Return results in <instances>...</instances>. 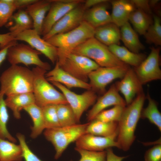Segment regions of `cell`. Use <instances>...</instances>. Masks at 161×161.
I'll list each match as a JSON object with an SVG mask.
<instances>
[{"label": "cell", "mask_w": 161, "mask_h": 161, "mask_svg": "<svg viewBox=\"0 0 161 161\" xmlns=\"http://www.w3.org/2000/svg\"><path fill=\"white\" fill-rule=\"evenodd\" d=\"M23 158L20 145L0 138V161H21Z\"/></svg>", "instance_id": "cell-27"}, {"label": "cell", "mask_w": 161, "mask_h": 161, "mask_svg": "<svg viewBox=\"0 0 161 161\" xmlns=\"http://www.w3.org/2000/svg\"><path fill=\"white\" fill-rule=\"evenodd\" d=\"M148 56L137 67L134 69L135 72L143 85L152 81L160 80L161 70L160 68L159 47L151 48Z\"/></svg>", "instance_id": "cell-11"}, {"label": "cell", "mask_w": 161, "mask_h": 161, "mask_svg": "<svg viewBox=\"0 0 161 161\" xmlns=\"http://www.w3.org/2000/svg\"><path fill=\"white\" fill-rule=\"evenodd\" d=\"M112 22L120 27L129 22V16L135 9L130 1L117 0L111 1Z\"/></svg>", "instance_id": "cell-21"}, {"label": "cell", "mask_w": 161, "mask_h": 161, "mask_svg": "<svg viewBox=\"0 0 161 161\" xmlns=\"http://www.w3.org/2000/svg\"><path fill=\"white\" fill-rule=\"evenodd\" d=\"M108 2L86 10L83 15V21L95 29L112 22L111 14L108 10Z\"/></svg>", "instance_id": "cell-19"}, {"label": "cell", "mask_w": 161, "mask_h": 161, "mask_svg": "<svg viewBox=\"0 0 161 161\" xmlns=\"http://www.w3.org/2000/svg\"><path fill=\"white\" fill-rule=\"evenodd\" d=\"M130 1L135 8L140 9L149 15L152 13L151 8L149 4V0H131Z\"/></svg>", "instance_id": "cell-41"}, {"label": "cell", "mask_w": 161, "mask_h": 161, "mask_svg": "<svg viewBox=\"0 0 161 161\" xmlns=\"http://www.w3.org/2000/svg\"><path fill=\"white\" fill-rule=\"evenodd\" d=\"M33 75L32 70L17 65L11 66L0 77V92L7 96L33 93Z\"/></svg>", "instance_id": "cell-2"}, {"label": "cell", "mask_w": 161, "mask_h": 161, "mask_svg": "<svg viewBox=\"0 0 161 161\" xmlns=\"http://www.w3.org/2000/svg\"><path fill=\"white\" fill-rule=\"evenodd\" d=\"M15 39L25 41L33 49L46 57L53 64L58 59V48L41 38L33 29L25 30L18 34Z\"/></svg>", "instance_id": "cell-14"}, {"label": "cell", "mask_w": 161, "mask_h": 161, "mask_svg": "<svg viewBox=\"0 0 161 161\" xmlns=\"http://www.w3.org/2000/svg\"><path fill=\"white\" fill-rule=\"evenodd\" d=\"M95 30V28L83 21L72 30L55 35L46 40L60 50L71 52L88 39L94 37Z\"/></svg>", "instance_id": "cell-7"}, {"label": "cell", "mask_w": 161, "mask_h": 161, "mask_svg": "<svg viewBox=\"0 0 161 161\" xmlns=\"http://www.w3.org/2000/svg\"><path fill=\"white\" fill-rule=\"evenodd\" d=\"M112 54L119 60L124 64L136 67L145 58L146 55L143 53H135L126 47L119 45H112L108 46Z\"/></svg>", "instance_id": "cell-24"}, {"label": "cell", "mask_w": 161, "mask_h": 161, "mask_svg": "<svg viewBox=\"0 0 161 161\" xmlns=\"http://www.w3.org/2000/svg\"><path fill=\"white\" fill-rule=\"evenodd\" d=\"M57 61L63 70L76 78L86 83L89 80V74L100 67L86 57L58 49Z\"/></svg>", "instance_id": "cell-5"}, {"label": "cell", "mask_w": 161, "mask_h": 161, "mask_svg": "<svg viewBox=\"0 0 161 161\" xmlns=\"http://www.w3.org/2000/svg\"><path fill=\"white\" fill-rule=\"evenodd\" d=\"M83 2L66 14L54 24L42 38L46 40L55 35L68 32L78 27L83 21V15L86 10Z\"/></svg>", "instance_id": "cell-13"}, {"label": "cell", "mask_w": 161, "mask_h": 161, "mask_svg": "<svg viewBox=\"0 0 161 161\" xmlns=\"http://www.w3.org/2000/svg\"><path fill=\"white\" fill-rule=\"evenodd\" d=\"M17 43V41L6 46L0 50V65L7 57V51L9 47Z\"/></svg>", "instance_id": "cell-46"}, {"label": "cell", "mask_w": 161, "mask_h": 161, "mask_svg": "<svg viewBox=\"0 0 161 161\" xmlns=\"http://www.w3.org/2000/svg\"><path fill=\"white\" fill-rule=\"evenodd\" d=\"M117 135L108 137L86 133L76 141V148L93 151H102L112 147L118 148Z\"/></svg>", "instance_id": "cell-16"}, {"label": "cell", "mask_w": 161, "mask_h": 161, "mask_svg": "<svg viewBox=\"0 0 161 161\" xmlns=\"http://www.w3.org/2000/svg\"><path fill=\"white\" fill-rule=\"evenodd\" d=\"M45 77L48 81L59 83L68 89L78 88L86 90L91 89L89 83L82 81L63 70L59 66L57 61L54 68L47 72Z\"/></svg>", "instance_id": "cell-18"}, {"label": "cell", "mask_w": 161, "mask_h": 161, "mask_svg": "<svg viewBox=\"0 0 161 161\" xmlns=\"http://www.w3.org/2000/svg\"><path fill=\"white\" fill-rule=\"evenodd\" d=\"M4 101L7 107L12 110L14 117L17 119L21 118V112L22 109L35 103V97L32 92L8 96Z\"/></svg>", "instance_id": "cell-22"}, {"label": "cell", "mask_w": 161, "mask_h": 161, "mask_svg": "<svg viewBox=\"0 0 161 161\" xmlns=\"http://www.w3.org/2000/svg\"><path fill=\"white\" fill-rule=\"evenodd\" d=\"M125 107L120 105L114 106L110 109L102 111L94 119L105 122H118Z\"/></svg>", "instance_id": "cell-36"}, {"label": "cell", "mask_w": 161, "mask_h": 161, "mask_svg": "<svg viewBox=\"0 0 161 161\" xmlns=\"http://www.w3.org/2000/svg\"><path fill=\"white\" fill-rule=\"evenodd\" d=\"M56 109L61 127L69 126L78 124L73 111L69 105H56Z\"/></svg>", "instance_id": "cell-34"}, {"label": "cell", "mask_w": 161, "mask_h": 161, "mask_svg": "<svg viewBox=\"0 0 161 161\" xmlns=\"http://www.w3.org/2000/svg\"><path fill=\"white\" fill-rule=\"evenodd\" d=\"M32 70L33 75V93L36 105L42 107L49 104H68L64 95L46 79L47 70L37 66Z\"/></svg>", "instance_id": "cell-3"}, {"label": "cell", "mask_w": 161, "mask_h": 161, "mask_svg": "<svg viewBox=\"0 0 161 161\" xmlns=\"http://www.w3.org/2000/svg\"><path fill=\"white\" fill-rule=\"evenodd\" d=\"M41 54L29 45L17 43L9 47L7 58L11 65L22 64L27 66L34 65L47 71L49 70L51 66L40 59L39 55Z\"/></svg>", "instance_id": "cell-8"}, {"label": "cell", "mask_w": 161, "mask_h": 161, "mask_svg": "<svg viewBox=\"0 0 161 161\" xmlns=\"http://www.w3.org/2000/svg\"><path fill=\"white\" fill-rule=\"evenodd\" d=\"M146 98L143 92L138 95L133 101L126 106L118 122L116 141L118 148L127 151L134 142L135 132Z\"/></svg>", "instance_id": "cell-1"}, {"label": "cell", "mask_w": 161, "mask_h": 161, "mask_svg": "<svg viewBox=\"0 0 161 161\" xmlns=\"http://www.w3.org/2000/svg\"><path fill=\"white\" fill-rule=\"evenodd\" d=\"M71 52L91 59L100 67L127 65L117 58L110 51L108 46L94 37L88 39L73 49Z\"/></svg>", "instance_id": "cell-4"}, {"label": "cell", "mask_w": 161, "mask_h": 161, "mask_svg": "<svg viewBox=\"0 0 161 161\" xmlns=\"http://www.w3.org/2000/svg\"><path fill=\"white\" fill-rule=\"evenodd\" d=\"M75 150L80 154L79 161H106V150L93 151L75 147Z\"/></svg>", "instance_id": "cell-38"}, {"label": "cell", "mask_w": 161, "mask_h": 161, "mask_svg": "<svg viewBox=\"0 0 161 161\" xmlns=\"http://www.w3.org/2000/svg\"><path fill=\"white\" fill-rule=\"evenodd\" d=\"M94 37L108 47L119 45L120 40V29L116 24L110 23L95 28Z\"/></svg>", "instance_id": "cell-23"}, {"label": "cell", "mask_w": 161, "mask_h": 161, "mask_svg": "<svg viewBox=\"0 0 161 161\" xmlns=\"http://www.w3.org/2000/svg\"><path fill=\"white\" fill-rule=\"evenodd\" d=\"M16 41L15 38L9 32L4 34L0 33V49Z\"/></svg>", "instance_id": "cell-42"}, {"label": "cell", "mask_w": 161, "mask_h": 161, "mask_svg": "<svg viewBox=\"0 0 161 161\" xmlns=\"http://www.w3.org/2000/svg\"><path fill=\"white\" fill-rule=\"evenodd\" d=\"M89 123L45 129L44 136L52 143L55 151V159H58L71 143L75 142L81 136L86 134Z\"/></svg>", "instance_id": "cell-6"}, {"label": "cell", "mask_w": 161, "mask_h": 161, "mask_svg": "<svg viewBox=\"0 0 161 161\" xmlns=\"http://www.w3.org/2000/svg\"><path fill=\"white\" fill-rule=\"evenodd\" d=\"M106 161H123L129 156H119L115 154L111 148H109L106 150Z\"/></svg>", "instance_id": "cell-43"}, {"label": "cell", "mask_w": 161, "mask_h": 161, "mask_svg": "<svg viewBox=\"0 0 161 161\" xmlns=\"http://www.w3.org/2000/svg\"><path fill=\"white\" fill-rule=\"evenodd\" d=\"M114 84L118 91L123 95L126 106L133 101L136 95L143 92V85L134 69L130 67L121 80Z\"/></svg>", "instance_id": "cell-15"}, {"label": "cell", "mask_w": 161, "mask_h": 161, "mask_svg": "<svg viewBox=\"0 0 161 161\" xmlns=\"http://www.w3.org/2000/svg\"><path fill=\"white\" fill-rule=\"evenodd\" d=\"M146 97L148 101L147 106L143 109L140 118L147 119L161 131V114L159 111L157 102L147 93Z\"/></svg>", "instance_id": "cell-31"}, {"label": "cell", "mask_w": 161, "mask_h": 161, "mask_svg": "<svg viewBox=\"0 0 161 161\" xmlns=\"http://www.w3.org/2000/svg\"><path fill=\"white\" fill-rule=\"evenodd\" d=\"M109 1L108 0H87L83 2L84 7L87 10L100 4Z\"/></svg>", "instance_id": "cell-45"}, {"label": "cell", "mask_w": 161, "mask_h": 161, "mask_svg": "<svg viewBox=\"0 0 161 161\" xmlns=\"http://www.w3.org/2000/svg\"><path fill=\"white\" fill-rule=\"evenodd\" d=\"M129 68V65L112 67H100L89 75L91 89L104 94L107 86L114 80L122 78Z\"/></svg>", "instance_id": "cell-10"}, {"label": "cell", "mask_w": 161, "mask_h": 161, "mask_svg": "<svg viewBox=\"0 0 161 161\" xmlns=\"http://www.w3.org/2000/svg\"><path fill=\"white\" fill-rule=\"evenodd\" d=\"M89 122L86 133L106 137L117 134V122H105L94 119Z\"/></svg>", "instance_id": "cell-26"}, {"label": "cell", "mask_w": 161, "mask_h": 161, "mask_svg": "<svg viewBox=\"0 0 161 161\" xmlns=\"http://www.w3.org/2000/svg\"><path fill=\"white\" fill-rule=\"evenodd\" d=\"M120 27V40L125 47L131 52L137 53L144 49L145 46L140 41L137 33L129 22Z\"/></svg>", "instance_id": "cell-25"}, {"label": "cell", "mask_w": 161, "mask_h": 161, "mask_svg": "<svg viewBox=\"0 0 161 161\" xmlns=\"http://www.w3.org/2000/svg\"><path fill=\"white\" fill-rule=\"evenodd\" d=\"M50 82L58 88L64 95L68 104L73 111L77 123L80 122L83 112L90 106L93 105L97 99L96 93L91 89L78 94L59 83Z\"/></svg>", "instance_id": "cell-9"}, {"label": "cell", "mask_w": 161, "mask_h": 161, "mask_svg": "<svg viewBox=\"0 0 161 161\" xmlns=\"http://www.w3.org/2000/svg\"><path fill=\"white\" fill-rule=\"evenodd\" d=\"M4 95L0 92V138L14 143L17 142L16 139L9 132L7 128V123L9 116L4 96Z\"/></svg>", "instance_id": "cell-32"}, {"label": "cell", "mask_w": 161, "mask_h": 161, "mask_svg": "<svg viewBox=\"0 0 161 161\" xmlns=\"http://www.w3.org/2000/svg\"><path fill=\"white\" fill-rule=\"evenodd\" d=\"M146 42L156 46L161 45V20L160 16H153V22L144 35Z\"/></svg>", "instance_id": "cell-33"}, {"label": "cell", "mask_w": 161, "mask_h": 161, "mask_svg": "<svg viewBox=\"0 0 161 161\" xmlns=\"http://www.w3.org/2000/svg\"><path fill=\"white\" fill-rule=\"evenodd\" d=\"M31 117L33 126L31 129L30 137L35 139L39 136L46 129L42 109L35 103L32 104L24 108Z\"/></svg>", "instance_id": "cell-29"}, {"label": "cell", "mask_w": 161, "mask_h": 161, "mask_svg": "<svg viewBox=\"0 0 161 161\" xmlns=\"http://www.w3.org/2000/svg\"><path fill=\"white\" fill-rule=\"evenodd\" d=\"M126 106V102L120 95L115 84L111 86L108 90L99 97L87 114L86 119L89 122L105 109L112 106Z\"/></svg>", "instance_id": "cell-17"}, {"label": "cell", "mask_w": 161, "mask_h": 161, "mask_svg": "<svg viewBox=\"0 0 161 161\" xmlns=\"http://www.w3.org/2000/svg\"><path fill=\"white\" fill-rule=\"evenodd\" d=\"M37 0H13V4L16 9L21 8L32 4Z\"/></svg>", "instance_id": "cell-44"}, {"label": "cell", "mask_w": 161, "mask_h": 161, "mask_svg": "<svg viewBox=\"0 0 161 161\" xmlns=\"http://www.w3.org/2000/svg\"><path fill=\"white\" fill-rule=\"evenodd\" d=\"M12 1L13 0H0V27L7 24L17 9Z\"/></svg>", "instance_id": "cell-37"}, {"label": "cell", "mask_w": 161, "mask_h": 161, "mask_svg": "<svg viewBox=\"0 0 161 161\" xmlns=\"http://www.w3.org/2000/svg\"><path fill=\"white\" fill-rule=\"evenodd\" d=\"M51 5L43 22L41 35L47 34L53 26L66 14L80 4L83 0H50Z\"/></svg>", "instance_id": "cell-12"}, {"label": "cell", "mask_w": 161, "mask_h": 161, "mask_svg": "<svg viewBox=\"0 0 161 161\" xmlns=\"http://www.w3.org/2000/svg\"><path fill=\"white\" fill-rule=\"evenodd\" d=\"M14 25L9 29V32L15 38L22 32L33 28L32 20L25 10L19 9L13 14L11 18Z\"/></svg>", "instance_id": "cell-28"}, {"label": "cell", "mask_w": 161, "mask_h": 161, "mask_svg": "<svg viewBox=\"0 0 161 161\" xmlns=\"http://www.w3.org/2000/svg\"><path fill=\"white\" fill-rule=\"evenodd\" d=\"M22 150V157L25 161H43L30 149L26 141L25 136L20 133L16 135Z\"/></svg>", "instance_id": "cell-39"}, {"label": "cell", "mask_w": 161, "mask_h": 161, "mask_svg": "<svg viewBox=\"0 0 161 161\" xmlns=\"http://www.w3.org/2000/svg\"><path fill=\"white\" fill-rule=\"evenodd\" d=\"M41 108L46 129L61 127L58 117L56 105L49 104Z\"/></svg>", "instance_id": "cell-35"}, {"label": "cell", "mask_w": 161, "mask_h": 161, "mask_svg": "<svg viewBox=\"0 0 161 161\" xmlns=\"http://www.w3.org/2000/svg\"><path fill=\"white\" fill-rule=\"evenodd\" d=\"M129 21L135 31L140 35H143L153 22L150 15L138 9H135L131 13Z\"/></svg>", "instance_id": "cell-30"}, {"label": "cell", "mask_w": 161, "mask_h": 161, "mask_svg": "<svg viewBox=\"0 0 161 161\" xmlns=\"http://www.w3.org/2000/svg\"><path fill=\"white\" fill-rule=\"evenodd\" d=\"M51 5L50 0H37L26 7V11L31 18L33 29L40 35H41L42 26L46 15Z\"/></svg>", "instance_id": "cell-20"}, {"label": "cell", "mask_w": 161, "mask_h": 161, "mask_svg": "<svg viewBox=\"0 0 161 161\" xmlns=\"http://www.w3.org/2000/svg\"><path fill=\"white\" fill-rule=\"evenodd\" d=\"M144 159V161H161V144H158L146 151Z\"/></svg>", "instance_id": "cell-40"}]
</instances>
